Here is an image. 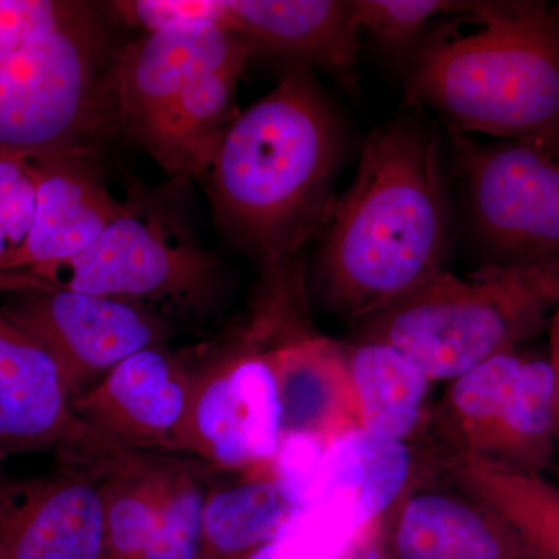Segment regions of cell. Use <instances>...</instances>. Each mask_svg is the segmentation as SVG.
<instances>
[{
  "label": "cell",
  "mask_w": 559,
  "mask_h": 559,
  "mask_svg": "<svg viewBox=\"0 0 559 559\" xmlns=\"http://www.w3.org/2000/svg\"><path fill=\"white\" fill-rule=\"evenodd\" d=\"M117 51L83 5L57 31L0 60V148L98 150L117 134L110 84Z\"/></svg>",
  "instance_id": "8992f818"
},
{
  "label": "cell",
  "mask_w": 559,
  "mask_h": 559,
  "mask_svg": "<svg viewBox=\"0 0 559 559\" xmlns=\"http://www.w3.org/2000/svg\"><path fill=\"white\" fill-rule=\"evenodd\" d=\"M344 130L310 69L290 72L238 114L205 180L219 229L274 270L325 229L344 157Z\"/></svg>",
  "instance_id": "7a4b0ae2"
},
{
  "label": "cell",
  "mask_w": 559,
  "mask_h": 559,
  "mask_svg": "<svg viewBox=\"0 0 559 559\" xmlns=\"http://www.w3.org/2000/svg\"><path fill=\"white\" fill-rule=\"evenodd\" d=\"M307 510L304 496L271 468L240 484L209 488L201 559H242L285 535Z\"/></svg>",
  "instance_id": "7402d4cb"
},
{
  "label": "cell",
  "mask_w": 559,
  "mask_h": 559,
  "mask_svg": "<svg viewBox=\"0 0 559 559\" xmlns=\"http://www.w3.org/2000/svg\"><path fill=\"white\" fill-rule=\"evenodd\" d=\"M84 3L0 0V60L72 20Z\"/></svg>",
  "instance_id": "4316f807"
},
{
  "label": "cell",
  "mask_w": 559,
  "mask_h": 559,
  "mask_svg": "<svg viewBox=\"0 0 559 559\" xmlns=\"http://www.w3.org/2000/svg\"><path fill=\"white\" fill-rule=\"evenodd\" d=\"M234 345L194 371L189 414L173 452L197 455L221 469L270 466L283 443L277 381L266 355L260 304Z\"/></svg>",
  "instance_id": "9c48e42d"
},
{
  "label": "cell",
  "mask_w": 559,
  "mask_h": 559,
  "mask_svg": "<svg viewBox=\"0 0 559 559\" xmlns=\"http://www.w3.org/2000/svg\"><path fill=\"white\" fill-rule=\"evenodd\" d=\"M178 462L119 451L102 465L105 559H140L159 521Z\"/></svg>",
  "instance_id": "603a6c76"
},
{
  "label": "cell",
  "mask_w": 559,
  "mask_h": 559,
  "mask_svg": "<svg viewBox=\"0 0 559 559\" xmlns=\"http://www.w3.org/2000/svg\"><path fill=\"white\" fill-rule=\"evenodd\" d=\"M253 51L245 36L210 22L145 33L120 47L110 72L117 132L134 138L194 76L245 69Z\"/></svg>",
  "instance_id": "5bb4252c"
},
{
  "label": "cell",
  "mask_w": 559,
  "mask_h": 559,
  "mask_svg": "<svg viewBox=\"0 0 559 559\" xmlns=\"http://www.w3.org/2000/svg\"><path fill=\"white\" fill-rule=\"evenodd\" d=\"M320 237L308 299L355 326L447 270L451 207L440 132L415 103L366 139Z\"/></svg>",
  "instance_id": "6da1fadb"
},
{
  "label": "cell",
  "mask_w": 559,
  "mask_h": 559,
  "mask_svg": "<svg viewBox=\"0 0 559 559\" xmlns=\"http://www.w3.org/2000/svg\"><path fill=\"white\" fill-rule=\"evenodd\" d=\"M46 450L66 460L119 451L80 421L57 360L0 307V460Z\"/></svg>",
  "instance_id": "7c38bea8"
},
{
  "label": "cell",
  "mask_w": 559,
  "mask_h": 559,
  "mask_svg": "<svg viewBox=\"0 0 559 559\" xmlns=\"http://www.w3.org/2000/svg\"><path fill=\"white\" fill-rule=\"evenodd\" d=\"M55 286L142 305L175 319H207L226 294L218 261L194 240L178 212L131 191L119 218L75 259L0 282V293Z\"/></svg>",
  "instance_id": "5b68a950"
},
{
  "label": "cell",
  "mask_w": 559,
  "mask_h": 559,
  "mask_svg": "<svg viewBox=\"0 0 559 559\" xmlns=\"http://www.w3.org/2000/svg\"><path fill=\"white\" fill-rule=\"evenodd\" d=\"M473 2L457 0H353L360 32L388 46H403L436 17L465 14Z\"/></svg>",
  "instance_id": "484cf974"
},
{
  "label": "cell",
  "mask_w": 559,
  "mask_h": 559,
  "mask_svg": "<svg viewBox=\"0 0 559 559\" xmlns=\"http://www.w3.org/2000/svg\"><path fill=\"white\" fill-rule=\"evenodd\" d=\"M231 32L253 50L316 66L356 83L360 28L347 0H226Z\"/></svg>",
  "instance_id": "ac0fdd59"
},
{
  "label": "cell",
  "mask_w": 559,
  "mask_h": 559,
  "mask_svg": "<svg viewBox=\"0 0 559 559\" xmlns=\"http://www.w3.org/2000/svg\"><path fill=\"white\" fill-rule=\"evenodd\" d=\"M485 266L559 261V138L476 142L447 128Z\"/></svg>",
  "instance_id": "ba28073f"
},
{
  "label": "cell",
  "mask_w": 559,
  "mask_h": 559,
  "mask_svg": "<svg viewBox=\"0 0 559 559\" xmlns=\"http://www.w3.org/2000/svg\"><path fill=\"white\" fill-rule=\"evenodd\" d=\"M112 9L145 33L204 22L231 31L226 0H128L114 2Z\"/></svg>",
  "instance_id": "83f0119b"
},
{
  "label": "cell",
  "mask_w": 559,
  "mask_h": 559,
  "mask_svg": "<svg viewBox=\"0 0 559 559\" xmlns=\"http://www.w3.org/2000/svg\"><path fill=\"white\" fill-rule=\"evenodd\" d=\"M345 349L360 428L409 443L428 426L433 381L388 342L355 340Z\"/></svg>",
  "instance_id": "44dd1931"
},
{
  "label": "cell",
  "mask_w": 559,
  "mask_h": 559,
  "mask_svg": "<svg viewBox=\"0 0 559 559\" xmlns=\"http://www.w3.org/2000/svg\"><path fill=\"white\" fill-rule=\"evenodd\" d=\"M106 459L66 460L27 481L0 477V559H105Z\"/></svg>",
  "instance_id": "8fae6325"
},
{
  "label": "cell",
  "mask_w": 559,
  "mask_h": 559,
  "mask_svg": "<svg viewBox=\"0 0 559 559\" xmlns=\"http://www.w3.org/2000/svg\"><path fill=\"white\" fill-rule=\"evenodd\" d=\"M2 294L0 307L57 360L73 401L121 360L175 336L170 318L130 301L44 285Z\"/></svg>",
  "instance_id": "30bf717a"
},
{
  "label": "cell",
  "mask_w": 559,
  "mask_h": 559,
  "mask_svg": "<svg viewBox=\"0 0 559 559\" xmlns=\"http://www.w3.org/2000/svg\"><path fill=\"white\" fill-rule=\"evenodd\" d=\"M549 358L551 374H554L555 412H557L558 441H559V308L555 311L549 325Z\"/></svg>",
  "instance_id": "f1b7e54d"
},
{
  "label": "cell",
  "mask_w": 559,
  "mask_h": 559,
  "mask_svg": "<svg viewBox=\"0 0 559 559\" xmlns=\"http://www.w3.org/2000/svg\"><path fill=\"white\" fill-rule=\"evenodd\" d=\"M409 443L358 428L331 441L312 481L310 506L349 540L400 502L418 477Z\"/></svg>",
  "instance_id": "e0dca14e"
},
{
  "label": "cell",
  "mask_w": 559,
  "mask_h": 559,
  "mask_svg": "<svg viewBox=\"0 0 559 559\" xmlns=\"http://www.w3.org/2000/svg\"><path fill=\"white\" fill-rule=\"evenodd\" d=\"M36 198V153L0 148V280L20 267L35 223Z\"/></svg>",
  "instance_id": "cb8c5ba5"
},
{
  "label": "cell",
  "mask_w": 559,
  "mask_h": 559,
  "mask_svg": "<svg viewBox=\"0 0 559 559\" xmlns=\"http://www.w3.org/2000/svg\"><path fill=\"white\" fill-rule=\"evenodd\" d=\"M242 559H289L288 551L283 546L282 538L272 540L266 546L260 547V549L250 551Z\"/></svg>",
  "instance_id": "f546056e"
},
{
  "label": "cell",
  "mask_w": 559,
  "mask_h": 559,
  "mask_svg": "<svg viewBox=\"0 0 559 559\" xmlns=\"http://www.w3.org/2000/svg\"><path fill=\"white\" fill-rule=\"evenodd\" d=\"M476 31L419 53L409 102L447 128L503 140L559 138V5L473 2Z\"/></svg>",
  "instance_id": "3957f363"
},
{
  "label": "cell",
  "mask_w": 559,
  "mask_h": 559,
  "mask_svg": "<svg viewBox=\"0 0 559 559\" xmlns=\"http://www.w3.org/2000/svg\"><path fill=\"white\" fill-rule=\"evenodd\" d=\"M441 480L439 485L415 480L389 511L382 558L533 559L495 511Z\"/></svg>",
  "instance_id": "9a60e30c"
},
{
  "label": "cell",
  "mask_w": 559,
  "mask_h": 559,
  "mask_svg": "<svg viewBox=\"0 0 559 559\" xmlns=\"http://www.w3.org/2000/svg\"><path fill=\"white\" fill-rule=\"evenodd\" d=\"M428 425L437 451L547 476L559 450L549 358L520 348L474 367L450 381Z\"/></svg>",
  "instance_id": "52a82bcc"
},
{
  "label": "cell",
  "mask_w": 559,
  "mask_h": 559,
  "mask_svg": "<svg viewBox=\"0 0 559 559\" xmlns=\"http://www.w3.org/2000/svg\"><path fill=\"white\" fill-rule=\"evenodd\" d=\"M194 371L165 345L140 349L73 401L80 421L124 452L175 450L189 414Z\"/></svg>",
  "instance_id": "4fadbf2b"
},
{
  "label": "cell",
  "mask_w": 559,
  "mask_h": 559,
  "mask_svg": "<svg viewBox=\"0 0 559 559\" xmlns=\"http://www.w3.org/2000/svg\"><path fill=\"white\" fill-rule=\"evenodd\" d=\"M430 468L506 522L533 559H559V484L484 460L430 451Z\"/></svg>",
  "instance_id": "ffe728a7"
},
{
  "label": "cell",
  "mask_w": 559,
  "mask_h": 559,
  "mask_svg": "<svg viewBox=\"0 0 559 559\" xmlns=\"http://www.w3.org/2000/svg\"><path fill=\"white\" fill-rule=\"evenodd\" d=\"M207 495L197 471L178 462L159 521L140 559H201Z\"/></svg>",
  "instance_id": "d4e9b609"
},
{
  "label": "cell",
  "mask_w": 559,
  "mask_h": 559,
  "mask_svg": "<svg viewBox=\"0 0 559 559\" xmlns=\"http://www.w3.org/2000/svg\"><path fill=\"white\" fill-rule=\"evenodd\" d=\"M36 173L38 198L31 240L20 267L5 278L75 259L98 240L123 210V202L110 194L103 178L98 150L36 153Z\"/></svg>",
  "instance_id": "2e32d148"
},
{
  "label": "cell",
  "mask_w": 559,
  "mask_h": 559,
  "mask_svg": "<svg viewBox=\"0 0 559 559\" xmlns=\"http://www.w3.org/2000/svg\"><path fill=\"white\" fill-rule=\"evenodd\" d=\"M242 72L231 68L194 76L131 140L173 180L201 179L221 135L240 114L235 98Z\"/></svg>",
  "instance_id": "d6986e66"
},
{
  "label": "cell",
  "mask_w": 559,
  "mask_h": 559,
  "mask_svg": "<svg viewBox=\"0 0 559 559\" xmlns=\"http://www.w3.org/2000/svg\"><path fill=\"white\" fill-rule=\"evenodd\" d=\"M559 308V261L444 270L355 326V340L388 342L436 381H452L549 330Z\"/></svg>",
  "instance_id": "277c9868"
}]
</instances>
